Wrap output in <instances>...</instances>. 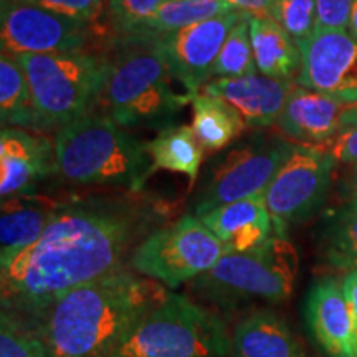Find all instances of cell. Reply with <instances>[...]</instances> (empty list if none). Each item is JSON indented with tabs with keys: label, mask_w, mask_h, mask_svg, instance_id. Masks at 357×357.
<instances>
[{
	"label": "cell",
	"mask_w": 357,
	"mask_h": 357,
	"mask_svg": "<svg viewBox=\"0 0 357 357\" xmlns=\"http://www.w3.org/2000/svg\"><path fill=\"white\" fill-rule=\"evenodd\" d=\"M306 321L321 349L329 357H357V339L342 281L321 278L306 300Z\"/></svg>",
	"instance_id": "17"
},
{
	"label": "cell",
	"mask_w": 357,
	"mask_h": 357,
	"mask_svg": "<svg viewBox=\"0 0 357 357\" xmlns=\"http://www.w3.org/2000/svg\"><path fill=\"white\" fill-rule=\"evenodd\" d=\"M55 174V141L43 132L2 128L0 132V197L33 194Z\"/></svg>",
	"instance_id": "15"
},
{
	"label": "cell",
	"mask_w": 357,
	"mask_h": 357,
	"mask_svg": "<svg viewBox=\"0 0 357 357\" xmlns=\"http://www.w3.org/2000/svg\"><path fill=\"white\" fill-rule=\"evenodd\" d=\"M56 176L78 187L142 192L154 174L149 147L108 114L91 113L55 132Z\"/></svg>",
	"instance_id": "3"
},
{
	"label": "cell",
	"mask_w": 357,
	"mask_h": 357,
	"mask_svg": "<svg viewBox=\"0 0 357 357\" xmlns=\"http://www.w3.org/2000/svg\"><path fill=\"white\" fill-rule=\"evenodd\" d=\"M0 357H53L50 347L32 328L2 312Z\"/></svg>",
	"instance_id": "28"
},
{
	"label": "cell",
	"mask_w": 357,
	"mask_h": 357,
	"mask_svg": "<svg viewBox=\"0 0 357 357\" xmlns=\"http://www.w3.org/2000/svg\"><path fill=\"white\" fill-rule=\"evenodd\" d=\"M319 250L336 270H357V202H346L323 218Z\"/></svg>",
	"instance_id": "26"
},
{
	"label": "cell",
	"mask_w": 357,
	"mask_h": 357,
	"mask_svg": "<svg viewBox=\"0 0 357 357\" xmlns=\"http://www.w3.org/2000/svg\"><path fill=\"white\" fill-rule=\"evenodd\" d=\"M65 197L20 194L2 199L0 208V263L33 245L60 212Z\"/></svg>",
	"instance_id": "19"
},
{
	"label": "cell",
	"mask_w": 357,
	"mask_h": 357,
	"mask_svg": "<svg viewBox=\"0 0 357 357\" xmlns=\"http://www.w3.org/2000/svg\"><path fill=\"white\" fill-rule=\"evenodd\" d=\"M336 159L326 146L296 144L266 187V208L287 235L288 227L307 220L323 207L333 185Z\"/></svg>",
	"instance_id": "10"
},
{
	"label": "cell",
	"mask_w": 357,
	"mask_h": 357,
	"mask_svg": "<svg viewBox=\"0 0 357 357\" xmlns=\"http://www.w3.org/2000/svg\"><path fill=\"white\" fill-rule=\"evenodd\" d=\"M0 121L2 128L43 132L24 68L7 53L0 56Z\"/></svg>",
	"instance_id": "24"
},
{
	"label": "cell",
	"mask_w": 357,
	"mask_h": 357,
	"mask_svg": "<svg viewBox=\"0 0 357 357\" xmlns=\"http://www.w3.org/2000/svg\"><path fill=\"white\" fill-rule=\"evenodd\" d=\"M243 15L230 12L154 38L174 82L181 83L190 96L208 84L223 43Z\"/></svg>",
	"instance_id": "13"
},
{
	"label": "cell",
	"mask_w": 357,
	"mask_h": 357,
	"mask_svg": "<svg viewBox=\"0 0 357 357\" xmlns=\"http://www.w3.org/2000/svg\"><path fill=\"white\" fill-rule=\"evenodd\" d=\"M356 0H316L318 29H347Z\"/></svg>",
	"instance_id": "32"
},
{
	"label": "cell",
	"mask_w": 357,
	"mask_h": 357,
	"mask_svg": "<svg viewBox=\"0 0 357 357\" xmlns=\"http://www.w3.org/2000/svg\"><path fill=\"white\" fill-rule=\"evenodd\" d=\"M192 129L205 153H220L243 136L247 129L240 114L220 98L197 93L192 96Z\"/></svg>",
	"instance_id": "22"
},
{
	"label": "cell",
	"mask_w": 357,
	"mask_h": 357,
	"mask_svg": "<svg viewBox=\"0 0 357 357\" xmlns=\"http://www.w3.org/2000/svg\"><path fill=\"white\" fill-rule=\"evenodd\" d=\"M235 12L250 17H271L275 0H227Z\"/></svg>",
	"instance_id": "34"
},
{
	"label": "cell",
	"mask_w": 357,
	"mask_h": 357,
	"mask_svg": "<svg viewBox=\"0 0 357 357\" xmlns=\"http://www.w3.org/2000/svg\"><path fill=\"white\" fill-rule=\"evenodd\" d=\"M12 56L24 68L45 134L95 113L113 68V58L101 50Z\"/></svg>",
	"instance_id": "5"
},
{
	"label": "cell",
	"mask_w": 357,
	"mask_h": 357,
	"mask_svg": "<svg viewBox=\"0 0 357 357\" xmlns=\"http://www.w3.org/2000/svg\"><path fill=\"white\" fill-rule=\"evenodd\" d=\"M339 192L346 202H357V166H351L346 176L341 178Z\"/></svg>",
	"instance_id": "36"
},
{
	"label": "cell",
	"mask_w": 357,
	"mask_h": 357,
	"mask_svg": "<svg viewBox=\"0 0 357 357\" xmlns=\"http://www.w3.org/2000/svg\"><path fill=\"white\" fill-rule=\"evenodd\" d=\"M231 357H306L287 321L270 310H257L235 326Z\"/></svg>",
	"instance_id": "20"
},
{
	"label": "cell",
	"mask_w": 357,
	"mask_h": 357,
	"mask_svg": "<svg viewBox=\"0 0 357 357\" xmlns=\"http://www.w3.org/2000/svg\"><path fill=\"white\" fill-rule=\"evenodd\" d=\"M235 12L227 0H167L158 12L134 30V37L159 38L199 22ZM126 37V35H124Z\"/></svg>",
	"instance_id": "25"
},
{
	"label": "cell",
	"mask_w": 357,
	"mask_h": 357,
	"mask_svg": "<svg viewBox=\"0 0 357 357\" xmlns=\"http://www.w3.org/2000/svg\"><path fill=\"white\" fill-rule=\"evenodd\" d=\"M294 86V82L255 73L240 78H215L208 82L204 93L230 105L247 128L268 129L276 126Z\"/></svg>",
	"instance_id": "16"
},
{
	"label": "cell",
	"mask_w": 357,
	"mask_h": 357,
	"mask_svg": "<svg viewBox=\"0 0 357 357\" xmlns=\"http://www.w3.org/2000/svg\"><path fill=\"white\" fill-rule=\"evenodd\" d=\"M167 0H108L114 37H124L139 29Z\"/></svg>",
	"instance_id": "30"
},
{
	"label": "cell",
	"mask_w": 357,
	"mask_h": 357,
	"mask_svg": "<svg viewBox=\"0 0 357 357\" xmlns=\"http://www.w3.org/2000/svg\"><path fill=\"white\" fill-rule=\"evenodd\" d=\"M113 68L101 105L124 129H162L174 126L177 114L192 102L178 95L172 75L154 38L114 37Z\"/></svg>",
	"instance_id": "4"
},
{
	"label": "cell",
	"mask_w": 357,
	"mask_h": 357,
	"mask_svg": "<svg viewBox=\"0 0 357 357\" xmlns=\"http://www.w3.org/2000/svg\"><path fill=\"white\" fill-rule=\"evenodd\" d=\"M294 147L278 129H255L245 139L240 137L205 166L192 200L194 215L265 194Z\"/></svg>",
	"instance_id": "8"
},
{
	"label": "cell",
	"mask_w": 357,
	"mask_h": 357,
	"mask_svg": "<svg viewBox=\"0 0 357 357\" xmlns=\"http://www.w3.org/2000/svg\"><path fill=\"white\" fill-rule=\"evenodd\" d=\"M30 0H2V3H26Z\"/></svg>",
	"instance_id": "38"
},
{
	"label": "cell",
	"mask_w": 357,
	"mask_h": 357,
	"mask_svg": "<svg viewBox=\"0 0 357 357\" xmlns=\"http://www.w3.org/2000/svg\"><path fill=\"white\" fill-rule=\"evenodd\" d=\"M347 32H349L352 37L357 40V0H356V3H354V7H352L349 24H347Z\"/></svg>",
	"instance_id": "37"
},
{
	"label": "cell",
	"mask_w": 357,
	"mask_h": 357,
	"mask_svg": "<svg viewBox=\"0 0 357 357\" xmlns=\"http://www.w3.org/2000/svg\"><path fill=\"white\" fill-rule=\"evenodd\" d=\"M167 294L164 284L123 266L70 289L22 323L47 342L53 357H111L129 329Z\"/></svg>",
	"instance_id": "2"
},
{
	"label": "cell",
	"mask_w": 357,
	"mask_h": 357,
	"mask_svg": "<svg viewBox=\"0 0 357 357\" xmlns=\"http://www.w3.org/2000/svg\"><path fill=\"white\" fill-rule=\"evenodd\" d=\"M258 73L250 37V15H243L230 30L229 37L218 53L212 77L240 78Z\"/></svg>",
	"instance_id": "27"
},
{
	"label": "cell",
	"mask_w": 357,
	"mask_h": 357,
	"mask_svg": "<svg viewBox=\"0 0 357 357\" xmlns=\"http://www.w3.org/2000/svg\"><path fill=\"white\" fill-rule=\"evenodd\" d=\"M298 47L303 60L298 86L357 105V40L347 29H316Z\"/></svg>",
	"instance_id": "12"
},
{
	"label": "cell",
	"mask_w": 357,
	"mask_h": 357,
	"mask_svg": "<svg viewBox=\"0 0 357 357\" xmlns=\"http://www.w3.org/2000/svg\"><path fill=\"white\" fill-rule=\"evenodd\" d=\"M101 38L96 25L66 19L35 3H2L0 43L7 55H45L98 50Z\"/></svg>",
	"instance_id": "11"
},
{
	"label": "cell",
	"mask_w": 357,
	"mask_h": 357,
	"mask_svg": "<svg viewBox=\"0 0 357 357\" xmlns=\"http://www.w3.org/2000/svg\"><path fill=\"white\" fill-rule=\"evenodd\" d=\"M199 218L220 240L227 253L250 252L271 236L284 235L266 208L263 195L222 205Z\"/></svg>",
	"instance_id": "18"
},
{
	"label": "cell",
	"mask_w": 357,
	"mask_h": 357,
	"mask_svg": "<svg viewBox=\"0 0 357 357\" xmlns=\"http://www.w3.org/2000/svg\"><path fill=\"white\" fill-rule=\"evenodd\" d=\"M147 147L153 159L154 172L182 174L189 178L190 185L199 178L205 151L192 126L174 124L162 129L153 141L147 142Z\"/></svg>",
	"instance_id": "23"
},
{
	"label": "cell",
	"mask_w": 357,
	"mask_h": 357,
	"mask_svg": "<svg viewBox=\"0 0 357 357\" xmlns=\"http://www.w3.org/2000/svg\"><path fill=\"white\" fill-rule=\"evenodd\" d=\"M356 126L357 105H346L298 84L276 123V129L284 137L303 146H329Z\"/></svg>",
	"instance_id": "14"
},
{
	"label": "cell",
	"mask_w": 357,
	"mask_h": 357,
	"mask_svg": "<svg viewBox=\"0 0 357 357\" xmlns=\"http://www.w3.org/2000/svg\"><path fill=\"white\" fill-rule=\"evenodd\" d=\"M230 341L217 314L169 293L129 329L111 357H227Z\"/></svg>",
	"instance_id": "7"
},
{
	"label": "cell",
	"mask_w": 357,
	"mask_h": 357,
	"mask_svg": "<svg viewBox=\"0 0 357 357\" xmlns=\"http://www.w3.org/2000/svg\"><path fill=\"white\" fill-rule=\"evenodd\" d=\"M300 257L287 235H275L261 247L225 253L213 268L194 280V291L222 310L248 303H281L291 296Z\"/></svg>",
	"instance_id": "6"
},
{
	"label": "cell",
	"mask_w": 357,
	"mask_h": 357,
	"mask_svg": "<svg viewBox=\"0 0 357 357\" xmlns=\"http://www.w3.org/2000/svg\"><path fill=\"white\" fill-rule=\"evenodd\" d=\"M271 17L296 43L305 42L318 29L316 0H275Z\"/></svg>",
	"instance_id": "29"
},
{
	"label": "cell",
	"mask_w": 357,
	"mask_h": 357,
	"mask_svg": "<svg viewBox=\"0 0 357 357\" xmlns=\"http://www.w3.org/2000/svg\"><path fill=\"white\" fill-rule=\"evenodd\" d=\"M169 211L171 205L144 190L65 197L37 242L0 263L2 312L29 321L70 289L123 268Z\"/></svg>",
	"instance_id": "1"
},
{
	"label": "cell",
	"mask_w": 357,
	"mask_h": 357,
	"mask_svg": "<svg viewBox=\"0 0 357 357\" xmlns=\"http://www.w3.org/2000/svg\"><path fill=\"white\" fill-rule=\"evenodd\" d=\"M227 250L194 213L155 229L129 257L136 273L167 288L197 280L225 255Z\"/></svg>",
	"instance_id": "9"
},
{
	"label": "cell",
	"mask_w": 357,
	"mask_h": 357,
	"mask_svg": "<svg viewBox=\"0 0 357 357\" xmlns=\"http://www.w3.org/2000/svg\"><path fill=\"white\" fill-rule=\"evenodd\" d=\"M329 153L336 159V162L357 166V126L342 132L328 146Z\"/></svg>",
	"instance_id": "33"
},
{
	"label": "cell",
	"mask_w": 357,
	"mask_h": 357,
	"mask_svg": "<svg viewBox=\"0 0 357 357\" xmlns=\"http://www.w3.org/2000/svg\"><path fill=\"white\" fill-rule=\"evenodd\" d=\"M342 291L349 307L352 323H354V331L357 339V270L347 271V275L342 280Z\"/></svg>",
	"instance_id": "35"
},
{
	"label": "cell",
	"mask_w": 357,
	"mask_h": 357,
	"mask_svg": "<svg viewBox=\"0 0 357 357\" xmlns=\"http://www.w3.org/2000/svg\"><path fill=\"white\" fill-rule=\"evenodd\" d=\"M250 37L258 73L284 82H298L301 50L273 17H250Z\"/></svg>",
	"instance_id": "21"
},
{
	"label": "cell",
	"mask_w": 357,
	"mask_h": 357,
	"mask_svg": "<svg viewBox=\"0 0 357 357\" xmlns=\"http://www.w3.org/2000/svg\"><path fill=\"white\" fill-rule=\"evenodd\" d=\"M26 3H35L66 19L88 25H96L105 8V0H30Z\"/></svg>",
	"instance_id": "31"
}]
</instances>
